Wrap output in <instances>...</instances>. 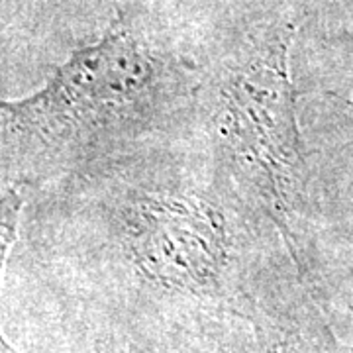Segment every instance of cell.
Returning <instances> with one entry per match:
<instances>
[{"mask_svg": "<svg viewBox=\"0 0 353 353\" xmlns=\"http://www.w3.org/2000/svg\"><path fill=\"white\" fill-rule=\"evenodd\" d=\"M155 65L122 26L75 51L36 94L2 104L4 132L48 148L87 143L148 106Z\"/></svg>", "mask_w": 353, "mask_h": 353, "instance_id": "1", "label": "cell"}, {"mask_svg": "<svg viewBox=\"0 0 353 353\" xmlns=\"http://www.w3.org/2000/svg\"><path fill=\"white\" fill-rule=\"evenodd\" d=\"M290 39L287 30L238 65L222 87L220 106V136L230 157L285 234L304 176Z\"/></svg>", "mask_w": 353, "mask_h": 353, "instance_id": "2", "label": "cell"}, {"mask_svg": "<svg viewBox=\"0 0 353 353\" xmlns=\"http://www.w3.org/2000/svg\"><path fill=\"white\" fill-rule=\"evenodd\" d=\"M130 220V255L152 289L199 301L224 296L228 234L220 210L192 194L139 199Z\"/></svg>", "mask_w": 353, "mask_h": 353, "instance_id": "3", "label": "cell"}, {"mask_svg": "<svg viewBox=\"0 0 353 353\" xmlns=\"http://www.w3.org/2000/svg\"><path fill=\"white\" fill-rule=\"evenodd\" d=\"M245 310L261 353H332L328 332L306 296L257 294Z\"/></svg>", "mask_w": 353, "mask_h": 353, "instance_id": "4", "label": "cell"}, {"mask_svg": "<svg viewBox=\"0 0 353 353\" xmlns=\"http://www.w3.org/2000/svg\"><path fill=\"white\" fill-rule=\"evenodd\" d=\"M20 208H22V194L16 192L12 187L4 189L2 192V257L4 261H6V252L14 241Z\"/></svg>", "mask_w": 353, "mask_h": 353, "instance_id": "5", "label": "cell"}]
</instances>
